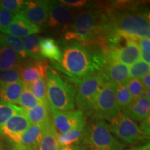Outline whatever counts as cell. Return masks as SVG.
<instances>
[{"instance_id": "21", "label": "cell", "mask_w": 150, "mask_h": 150, "mask_svg": "<svg viewBox=\"0 0 150 150\" xmlns=\"http://www.w3.org/2000/svg\"><path fill=\"white\" fill-rule=\"evenodd\" d=\"M46 129L31 125L22 135L20 145L33 150H38Z\"/></svg>"}, {"instance_id": "43", "label": "cell", "mask_w": 150, "mask_h": 150, "mask_svg": "<svg viewBox=\"0 0 150 150\" xmlns=\"http://www.w3.org/2000/svg\"><path fill=\"white\" fill-rule=\"evenodd\" d=\"M150 89H145V96L147 97L148 99H150Z\"/></svg>"}, {"instance_id": "20", "label": "cell", "mask_w": 150, "mask_h": 150, "mask_svg": "<svg viewBox=\"0 0 150 150\" xmlns=\"http://www.w3.org/2000/svg\"><path fill=\"white\" fill-rule=\"evenodd\" d=\"M24 88V83L22 79L11 83H0V101L13 105L18 104Z\"/></svg>"}, {"instance_id": "29", "label": "cell", "mask_w": 150, "mask_h": 150, "mask_svg": "<svg viewBox=\"0 0 150 150\" xmlns=\"http://www.w3.org/2000/svg\"><path fill=\"white\" fill-rule=\"evenodd\" d=\"M3 40L6 45L10 47L16 53L21 57L22 59L27 57L24 50V47L22 39L10 34H1Z\"/></svg>"}, {"instance_id": "6", "label": "cell", "mask_w": 150, "mask_h": 150, "mask_svg": "<svg viewBox=\"0 0 150 150\" xmlns=\"http://www.w3.org/2000/svg\"><path fill=\"white\" fill-rule=\"evenodd\" d=\"M84 143L95 150H123L125 145L110 133L105 120H95L85 129L83 136Z\"/></svg>"}, {"instance_id": "34", "label": "cell", "mask_w": 150, "mask_h": 150, "mask_svg": "<svg viewBox=\"0 0 150 150\" xmlns=\"http://www.w3.org/2000/svg\"><path fill=\"white\" fill-rule=\"evenodd\" d=\"M20 79H21L19 67L11 70H0V83H11Z\"/></svg>"}, {"instance_id": "30", "label": "cell", "mask_w": 150, "mask_h": 150, "mask_svg": "<svg viewBox=\"0 0 150 150\" xmlns=\"http://www.w3.org/2000/svg\"><path fill=\"white\" fill-rule=\"evenodd\" d=\"M150 65L149 64L145 63L142 61H138L136 63H133L129 67V76L131 79H140L145 76L146 74H149Z\"/></svg>"}, {"instance_id": "14", "label": "cell", "mask_w": 150, "mask_h": 150, "mask_svg": "<svg viewBox=\"0 0 150 150\" xmlns=\"http://www.w3.org/2000/svg\"><path fill=\"white\" fill-rule=\"evenodd\" d=\"M49 67L45 61H31L19 67L20 79L24 84H29L40 78L45 79Z\"/></svg>"}, {"instance_id": "39", "label": "cell", "mask_w": 150, "mask_h": 150, "mask_svg": "<svg viewBox=\"0 0 150 150\" xmlns=\"http://www.w3.org/2000/svg\"><path fill=\"white\" fill-rule=\"evenodd\" d=\"M141 82L145 89H149L150 88V74H147L143 77L141 78Z\"/></svg>"}, {"instance_id": "42", "label": "cell", "mask_w": 150, "mask_h": 150, "mask_svg": "<svg viewBox=\"0 0 150 150\" xmlns=\"http://www.w3.org/2000/svg\"><path fill=\"white\" fill-rule=\"evenodd\" d=\"M127 150H150L149 143H148L147 145H146L142 146V147H135V148H133V149H127Z\"/></svg>"}, {"instance_id": "40", "label": "cell", "mask_w": 150, "mask_h": 150, "mask_svg": "<svg viewBox=\"0 0 150 150\" xmlns=\"http://www.w3.org/2000/svg\"><path fill=\"white\" fill-rule=\"evenodd\" d=\"M59 150H81L79 146L78 145H68V146H63V147H59Z\"/></svg>"}, {"instance_id": "13", "label": "cell", "mask_w": 150, "mask_h": 150, "mask_svg": "<svg viewBox=\"0 0 150 150\" xmlns=\"http://www.w3.org/2000/svg\"><path fill=\"white\" fill-rule=\"evenodd\" d=\"M74 20V13L70 7L60 1H51L50 2V13L47 26L49 27H65Z\"/></svg>"}, {"instance_id": "5", "label": "cell", "mask_w": 150, "mask_h": 150, "mask_svg": "<svg viewBox=\"0 0 150 150\" xmlns=\"http://www.w3.org/2000/svg\"><path fill=\"white\" fill-rule=\"evenodd\" d=\"M107 81L103 72H95L81 81L75 97V104L79 110L92 115L97 95Z\"/></svg>"}, {"instance_id": "16", "label": "cell", "mask_w": 150, "mask_h": 150, "mask_svg": "<svg viewBox=\"0 0 150 150\" xmlns=\"http://www.w3.org/2000/svg\"><path fill=\"white\" fill-rule=\"evenodd\" d=\"M24 113L31 125H36L45 129L53 121L49 103L39 104L31 109L24 110Z\"/></svg>"}, {"instance_id": "22", "label": "cell", "mask_w": 150, "mask_h": 150, "mask_svg": "<svg viewBox=\"0 0 150 150\" xmlns=\"http://www.w3.org/2000/svg\"><path fill=\"white\" fill-rule=\"evenodd\" d=\"M40 52L44 59H47L54 63L61 61V50L56 41L51 38H42L40 42Z\"/></svg>"}, {"instance_id": "38", "label": "cell", "mask_w": 150, "mask_h": 150, "mask_svg": "<svg viewBox=\"0 0 150 150\" xmlns=\"http://www.w3.org/2000/svg\"><path fill=\"white\" fill-rule=\"evenodd\" d=\"M149 117L146 118L144 120L141 121V124L139 128L142 134H145L146 136L149 137Z\"/></svg>"}, {"instance_id": "1", "label": "cell", "mask_w": 150, "mask_h": 150, "mask_svg": "<svg viewBox=\"0 0 150 150\" xmlns=\"http://www.w3.org/2000/svg\"><path fill=\"white\" fill-rule=\"evenodd\" d=\"M61 53L58 68L78 83L88 75L101 70L107 63L106 52H95L87 45L80 42L67 43Z\"/></svg>"}, {"instance_id": "26", "label": "cell", "mask_w": 150, "mask_h": 150, "mask_svg": "<svg viewBox=\"0 0 150 150\" xmlns=\"http://www.w3.org/2000/svg\"><path fill=\"white\" fill-rule=\"evenodd\" d=\"M110 83H111L114 93H115V99L118 106H120L121 110H125L134 101L126 85L114 83L112 82H110Z\"/></svg>"}, {"instance_id": "19", "label": "cell", "mask_w": 150, "mask_h": 150, "mask_svg": "<svg viewBox=\"0 0 150 150\" xmlns=\"http://www.w3.org/2000/svg\"><path fill=\"white\" fill-rule=\"evenodd\" d=\"M22 59L6 45L0 34V70L18 68L22 64Z\"/></svg>"}, {"instance_id": "18", "label": "cell", "mask_w": 150, "mask_h": 150, "mask_svg": "<svg viewBox=\"0 0 150 150\" xmlns=\"http://www.w3.org/2000/svg\"><path fill=\"white\" fill-rule=\"evenodd\" d=\"M106 70L104 72L108 81L114 83L126 85L130 76L129 74V67L116 61L107 60Z\"/></svg>"}, {"instance_id": "3", "label": "cell", "mask_w": 150, "mask_h": 150, "mask_svg": "<svg viewBox=\"0 0 150 150\" xmlns=\"http://www.w3.org/2000/svg\"><path fill=\"white\" fill-rule=\"evenodd\" d=\"M106 16L112 31L120 36L150 38L149 15L127 9L112 11Z\"/></svg>"}, {"instance_id": "41", "label": "cell", "mask_w": 150, "mask_h": 150, "mask_svg": "<svg viewBox=\"0 0 150 150\" xmlns=\"http://www.w3.org/2000/svg\"><path fill=\"white\" fill-rule=\"evenodd\" d=\"M11 150H33V149H29V148L24 147V146L20 145V144H18V145H15V147L13 148H12Z\"/></svg>"}, {"instance_id": "4", "label": "cell", "mask_w": 150, "mask_h": 150, "mask_svg": "<svg viewBox=\"0 0 150 150\" xmlns=\"http://www.w3.org/2000/svg\"><path fill=\"white\" fill-rule=\"evenodd\" d=\"M46 77L47 96L50 106L60 111L74 110L76 88L50 68L48 69Z\"/></svg>"}, {"instance_id": "37", "label": "cell", "mask_w": 150, "mask_h": 150, "mask_svg": "<svg viewBox=\"0 0 150 150\" xmlns=\"http://www.w3.org/2000/svg\"><path fill=\"white\" fill-rule=\"evenodd\" d=\"M60 2L63 4L67 6L71 7H82L83 6L88 4L87 1L84 0H62L60 1Z\"/></svg>"}, {"instance_id": "2", "label": "cell", "mask_w": 150, "mask_h": 150, "mask_svg": "<svg viewBox=\"0 0 150 150\" xmlns=\"http://www.w3.org/2000/svg\"><path fill=\"white\" fill-rule=\"evenodd\" d=\"M114 33L108 24L106 14H103L98 9L92 8L76 16L73 22L72 30L66 33L65 38L104 46Z\"/></svg>"}, {"instance_id": "44", "label": "cell", "mask_w": 150, "mask_h": 150, "mask_svg": "<svg viewBox=\"0 0 150 150\" xmlns=\"http://www.w3.org/2000/svg\"><path fill=\"white\" fill-rule=\"evenodd\" d=\"M0 150H4V148L2 147V145H1V142H0Z\"/></svg>"}, {"instance_id": "35", "label": "cell", "mask_w": 150, "mask_h": 150, "mask_svg": "<svg viewBox=\"0 0 150 150\" xmlns=\"http://www.w3.org/2000/svg\"><path fill=\"white\" fill-rule=\"evenodd\" d=\"M24 3L25 1L22 0H1L0 1V6L14 15H18L23 8Z\"/></svg>"}, {"instance_id": "24", "label": "cell", "mask_w": 150, "mask_h": 150, "mask_svg": "<svg viewBox=\"0 0 150 150\" xmlns=\"http://www.w3.org/2000/svg\"><path fill=\"white\" fill-rule=\"evenodd\" d=\"M42 38L39 35H31L22 39L27 57L35 61H44L40 52V42Z\"/></svg>"}, {"instance_id": "15", "label": "cell", "mask_w": 150, "mask_h": 150, "mask_svg": "<svg viewBox=\"0 0 150 150\" xmlns=\"http://www.w3.org/2000/svg\"><path fill=\"white\" fill-rule=\"evenodd\" d=\"M40 31L38 26L29 21L22 15L18 14L15 16L12 22L3 34H10L22 39L29 35H36Z\"/></svg>"}, {"instance_id": "27", "label": "cell", "mask_w": 150, "mask_h": 150, "mask_svg": "<svg viewBox=\"0 0 150 150\" xmlns=\"http://www.w3.org/2000/svg\"><path fill=\"white\" fill-rule=\"evenodd\" d=\"M29 88L40 104L49 103L47 96V84L45 79L40 78L29 84H25Z\"/></svg>"}, {"instance_id": "7", "label": "cell", "mask_w": 150, "mask_h": 150, "mask_svg": "<svg viewBox=\"0 0 150 150\" xmlns=\"http://www.w3.org/2000/svg\"><path fill=\"white\" fill-rule=\"evenodd\" d=\"M110 133L124 142V145H134L149 138L142 134L139 126L122 111L108 124Z\"/></svg>"}, {"instance_id": "32", "label": "cell", "mask_w": 150, "mask_h": 150, "mask_svg": "<svg viewBox=\"0 0 150 150\" xmlns=\"http://www.w3.org/2000/svg\"><path fill=\"white\" fill-rule=\"evenodd\" d=\"M126 86L134 100L145 95V88L142 85L140 79L130 78Z\"/></svg>"}, {"instance_id": "33", "label": "cell", "mask_w": 150, "mask_h": 150, "mask_svg": "<svg viewBox=\"0 0 150 150\" xmlns=\"http://www.w3.org/2000/svg\"><path fill=\"white\" fill-rule=\"evenodd\" d=\"M140 50V58L145 63H150V40L147 38H139L136 40Z\"/></svg>"}, {"instance_id": "23", "label": "cell", "mask_w": 150, "mask_h": 150, "mask_svg": "<svg viewBox=\"0 0 150 150\" xmlns=\"http://www.w3.org/2000/svg\"><path fill=\"white\" fill-rule=\"evenodd\" d=\"M86 124L80 125L76 128L71 129L64 133L58 134L57 140L59 147L73 145L83 138Z\"/></svg>"}, {"instance_id": "11", "label": "cell", "mask_w": 150, "mask_h": 150, "mask_svg": "<svg viewBox=\"0 0 150 150\" xmlns=\"http://www.w3.org/2000/svg\"><path fill=\"white\" fill-rule=\"evenodd\" d=\"M31 125L24 110L13 115L0 128V134L6 137L16 145L20 143L22 135Z\"/></svg>"}, {"instance_id": "31", "label": "cell", "mask_w": 150, "mask_h": 150, "mask_svg": "<svg viewBox=\"0 0 150 150\" xmlns=\"http://www.w3.org/2000/svg\"><path fill=\"white\" fill-rule=\"evenodd\" d=\"M40 103L37 100L36 98L33 96L31 93L29 88L24 84V88L20 95V99H19L18 104L21 106L22 108L24 110L31 109Z\"/></svg>"}, {"instance_id": "12", "label": "cell", "mask_w": 150, "mask_h": 150, "mask_svg": "<svg viewBox=\"0 0 150 150\" xmlns=\"http://www.w3.org/2000/svg\"><path fill=\"white\" fill-rule=\"evenodd\" d=\"M50 1H25L23 8L19 14L22 15L29 21L37 26L46 24L50 13Z\"/></svg>"}, {"instance_id": "45", "label": "cell", "mask_w": 150, "mask_h": 150, "mask_svg": "<svg viewBox=\"0 0 150 150\" xmlns=\"http://www.w3.org/2000/svg\"><path fill=\"white\" fill-rule=\"evenodd\" d=\"M90 150H95V149H90Z\"/></svg>"}, {"instance_id": "25", "label": "cell", "mask_w": 150, "mask_h": 150, "mask_svg": "<svg viewBox=\"0 0 150 150\" xmlns=\"http://www.w3.org/2000/svg\"><path fill=\"white\" fill-rule=\"evenodd\" d=\"M57 136L58 133L52 121L47 127L38 150H59L60 147Z\"/></svg>"}, {"instance_id": "17", "label": "cell", "mask_w": 150, "mask_h": 150, "mask_svg": "<svg viewBox=\"0 0 150 150\" xmlns=\"http://www.w3.org/2000/svg\"><path fill=\"white\" fill-rule=\"evenodd\" d=\"M121 111L131 120L141 122L149 117L150 101L143 95L140 98L134 99L128 107Z\"/></svg>"}, {"instance_id": "9", "label": "cell", "mask_w": 150, "mask_h": 150, "mask_svg": "<svg viewBox=\"0 0 150 150\" xmlns=\"http://www.w3.org/2000/svg\"><path fill=\"white\" fill-rule=\"evenodd\" d=\"M52 120L56 132L64 133L76 128L83 124H86L84 112L80 110L60 111L50 106Z\"/></svg>"}, {"instance_id": "10", "label": "cell", "mask_w": 150, "mask_h": 150, "mask_svg": "<svg viewBox=\"0 0 150 150\" xmlns=\"http://www.w3.org/2000/svg\"><path fill=\"white\" fill-rule=\"evenodd\" d=\"M125 38V44L115 45L108 52L107 60L116 61L125 65H131L140 59V50L137 44V38L122 36Z\"/></svg>"}, {"instance_id": "28", "label": "cell", "mask_w": 150, "mask_h": 150, "mask_svg": "<svg viewBox=\"0 0 150 150\" xmlns=\"http://www.w3.org/2000/svg\"><path fill=\"white\" fill-rule=\"evenodd\" d=\"M23 108L8 104L3 101H0V128L10 118L18 112L24 111Z\"/></svg>"}, {"instance_id": "36", "label": "cell", "mask_w": 150, "mask_h": 150, "mask_svg": "<svg viewBox=\"0 0 150 150\" xmlns=\"http://www.w3.org/2000/svg\"><path fill=\"white\" fill-rule=\"evenodd\" d=\"M15 16L16 15L0 6V31L1 33H4L6 30L8 29Z\"/></svg>"}, {"instance_id": "8", "label": "cell", "mask_w": 150, "mask_h": 150, "mask_svg": "<svg viewBox=\"0 0 150 150\" xmlns=\"http://www.w3.org/2000/svg\"><path fill=\"white\" fill-rule=\"evenodd\" d=\"M120 112L112 86L110 81H107L97 95L92 115L95 120L110 121Z\"/></svg>"}]
</instances>
